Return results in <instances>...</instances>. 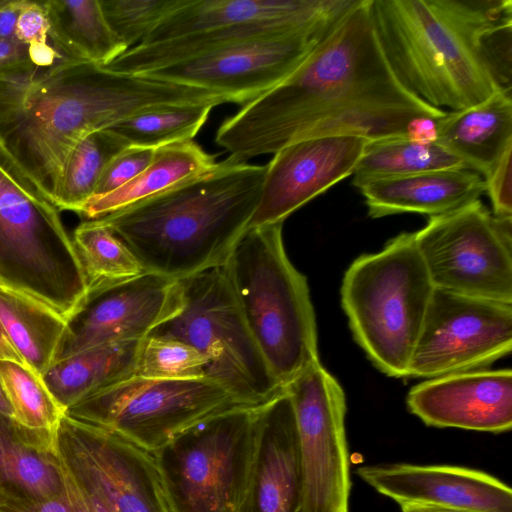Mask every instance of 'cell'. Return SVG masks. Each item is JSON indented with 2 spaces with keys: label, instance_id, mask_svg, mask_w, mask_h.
Returning <instances> with one entry per match:
<instances>
[{
  "label": "cell",
  "instance_id": "6da1fadb",
  "mask_svg": "<svg viewBox=\"0 0 512 512\" xmlns=\"http://www.w3.org/2000/svg\"><path fill=\"white\" fill-rule=\"evenodd\" d=\"M445 112L400 82L378 40L371 0H358L290 76L226 118L215 141L247 162L305 138L406 135L415 119Z\"/></svg>",
  "mask_w": 512,
  "mask_h": 512
},
{
  "label": "cell",
  "instance_id": "7a4b0ae2",
  "mask_svg": "<svg viewBox=\"0 0 512 512\" xmlns=\"http://www.w3.org/2000/svg\"><path fill=\"white\" fill-rule=\"evenodd\" d=\"M205 102L228 100L199 87L61 59L0 79V144L52 203L69 153L87 134L146 108Z\"/></svg>",
  "mask_w": 512,
  "mask_h": 512
},
{
  "label": "cell",
  "instance_id": "3957f363",
  "mask_svg": "<svg viewBox=\"0 0 512 512\" xmlns=\"http://www.w3.org/2000/svg\"><path fill=\"white\" fill-rule=\"evenodd\" d=\"M371 15L392 70L426 104L458 111L511 89V0H371Z\"/></svg>",
  "mask_w": 512,
  "mask_h": 512
},
{
  "label": "cell",
  "instance_id": "277c9868",
  "mask_svg": "<svg viewBox=\"0 0 512 512\" xmlns=\"http://www.w3.org/2000/svg\"><path fill=\"white\" fill-rule=\"evenodd\" d=\"M265 172V165L228 157L97 220L129 247L146 272L183 280L225 263L247 231Z\"/></svg>",
  "mask_w": 512,
  "mask_h": 512
},
{
  "label": "cell",
  "instance_id": "5b68a950",
  "mask_svg": "<svg viewBox=\"0 0 512 512\" xmlns=\"http://www.w3.org/2000/svg\"><path fill=\"white\" fill-rule=\"evenodd\" d=\"M282 226L247 230L222 267L260 352L284 387L320 360L307 279L286 254Z\"/></svg>",
  "mask_w": 512,
  "mask_h": 512
},
{
  "label": "cell",
  "instance_id": "8992f818",
  "mask_svg": "<svg viewBox=\"0 0 512 512\" xmlns=\"http://www.w3.org/2000/svg\"><path fill=\"white\" fill-rule=\"evenodd\" d=\"M435 287L414 239L404 232L382 250L356 258L341 285L350 329L372 363L391 377H407Z\"/></svg>",
  "mask_w": 512,
  "mask_h": 512
},
{
  "label": "cell",
  "instance_id": "52a82bcc",
  "mask_svg": "<svg viewBox=\"0 0 512 512\" xmlns=\"http://www.w3.org/2000/svg\"><path fill=\"white\" fill-rule=\"evenodd\" d=\"M59 212L0 147V285L68 320L88 288Z\"/></svg>",
  "mask_w": 512,
  "mask_h": 512
},
{
  "label": "cell",
  "instance_id": "ba28073f",
  "mask_svg": "<svg viewBox=\"0 0 512 512\" xmlns=\"http://www.w3.org/2000/svg\"><path fill=\"white\" fill-rule=\"evenodd\" d=\"M178 313L149 336L174 338L207 360L206 378L244 406L264 405L283 387L260 352L234 297L222 266L180 280Z\"/></svg>",
  "mask_w": 512,
  "mask_h": 512
},
{
  "label": "cell",
  "instance_id": "9c48e42d",
  "mask_svg": "<svg viewBox=\"0 0 512 512\" xmlns=\"http://www.w3.org/2000/svg\"><path fill=\"white\" fill-rule=\"evenodd\" d=\"M241 407L247 406L207 378L133 375L82 399L65 414L157 454L197 425Z\"/></svg>",
  "mask_w": 512,
  "mask_h": 512
},
{
  "label": "cell",
  "instance_id": "30bf717a",
  "mask_svg": "<svg viewBox=\"0 0 512 512\" xmlns=\"http://www.w3.org/2000/svg\"><path fill=\"white\" fill-rule=\"evenodd\" d=\"M258 408H236L211 418L156 454L174 512H240Z\"/></svg>",
  "mask_w": 512,
  "mask_h": 512
},
{
  "label": "cell",
  "instance_id": "8fae6325",
  "mask_svg": "<svg viewBox=\"0 0 512 512\" xmlns=\"http://www.w3.org/2000/svg\"><path fill=\"white\" fill-rule=\"evenodd\" d=\"M414 239L435 288L512 304V220L479 199L430 217Z\"/></svg>",
  "mask_w": 512,
  "mask_h": 512
},
{
  "label": "cell",
  "instance_id": "7c38bea8",
  "mask_svg": "<svg viewBox=\"0 0 512 512\" xmlns=\"http://www.w3.org/2000/svg\"><path fill=\"white\" fill-rule=\"evenodd\" d=\"M283 389L290 398L296 428L298 512H348L351 481L341 385L317 361Z\"/></svg>",
  "mask_w": 512,
  "mask_h": 512
},
{
  "label": "cell",
  "instance_id": "4fadbf2b",
  "mask_svg": "<svg viewBox=\"0 0 512 512\" xmlns=\"http://www.w3.org/2000/svg\"><path fill=\"white\" fill-rule=\"evenodd\" d=\"M56 448L71 477L112 512H174L155 453L65 413Z\"/></svg>",
  "mask_w": 512,
  "mask_h": 512
},
{
  "label": "cell",
  "instance_id": "5bb4252c",
  "mask_svg": "<svg viewBox=\"0 0 512 512\" xmlns=\"http://www.w3.org/2000/svg\"><path fill=\"white\" fill-rule=\"evenodd\" d=\"M511 348V303L435 288L408 376L431 379L484 369Z\"/></svg>",
  "mask_w": 512,
  "mask_h": 512
},
{
  "label": "cell",
  "instance_id": "9a60e30c",
  "mask_svg": "<svg viewBox=\"0 0 512 512\" xmlns=\"http://www.w3.org/2000/svg\"><path fill=\"white\" fill-rule=\"evenodd\" d=\"M329 33L299 31L253 38L138 75L206 89L243 106L290 76Z\"/></svg>",
  "mask_w": 512,
  "mask_h": 512
},
{
  "label": "cell",
  "instance_id": "2e32d148",
  "mask_svg": "<svg viewBox=\"0 0 512 512\" xmlns=\"http://www.w3.org/2000/svg\"><path fill=\"white\" fill-rule=\"evenodd\" d=\"M182 303L180 280L150 272L88 293L67 320L55 362L92 347L143 340L175 316Z\"/></svg>",
  "mask_w": 512,
  "mask_h": 512
},
{
  "label": "cell",
  "instance_id": "e0dca14e",
  "mask_svg": "<svg viewBox=\"0 0 512 512\" xmlns=\"http://www.w3.org/2000/svg\"><path fill=\"white\" fill-rule=\"evenodd\" d=\"M370 139L332 135L293 141L265 165L257 206L247 230L283 223L303 205L352 176Z\"/></svg>",
  "mask_w": 512,
  "mask_h": 512
},
{
  "label": "cell",
  "instance_id": "ac0fdd59",
  "mask_svg": "<svg viewBox=\"0 0 512 512\" xmlns=\"http://www.w3.org/2000/svg\"><path fill=\"white\" fill-rule=\"evenodd\" d=\"M406 403L428 426L506 432L512 427V371L484 368L431 378L413 386Z\"/></svg>",
  "mask_w": 512,
  "mask_h": 512
},
{
  "label": "cell",
  "instance_id": "d6986e66",
  "mask_svg": "<svg viewBox=\"0 0 512 512\" xmlns=\"http://www.w3.org/2000/svg\"><path fill=\"white\" fill-rule=\"evenodd\" d=\"M357 475L399 505L416 503L475 512H512V490L483 471L448 465H367Z\"/></svg>",
  "mask_w": 512,
  "mask_h": 512
},
{
  "label": "cell",
  "instance_id": "ffe728a7",
  "mask_svg": "<svg viewBox=\"0 0 512 512\" xmlns=\"http://www.w3.org/2000/svg\"><path fill=\"white\" fill-rule=\"evenodd\" d=\"M299 497L295 420L283 389L258 408L256 444L240 512H298Z\"/></svg>",
  "mask_w": 512,
  "mask_h": 512
},
{
  "label": "cell",
  "instance_id": "44dd1931",
  "mask_svg": "<svg viewBox=\"0 0 512 512\" xmlns=\"http://www.w3.org/2000/svg\"><path fill=\"white\" fill-rule=\"evenodd\" d=\"M358 0H185L141 43L250 22L331 30Z\"/></svg>",
  "mask_w": 512,
  "mask_h": 512
},
{
  "label": "cell",
  "instance_id": "7402d4cb",
  "mask_svg": "<svg viewBox=\"0 0 512 512\" xmlns=\"http://www.w3.org/2000/svg\"><path fill=\"white\" fill-rule=\"evenodd\" d=\"M358 189L372 218L401 213L433 217L479 200L485 182L474 170L447 168L375 180Z\"/></svg>",
  "mask_w": 512,
  "mask_h": 512
},
{
  "label": "cell",
  "instance_id": "603a6c76",
  "mask_svg": "<svg viewBox=\"0 0 512 512\" xmlns=\"http://www.w3.org/2000/svg\"><path fill=\"white\" fill-rule=\"evenodd\" d=\"M436 143L485 177L512 147L511 89L501 88L472 107L436 120Z\"/></svg>",
  "mask_w": 512,
  "mask_h": 512
},
{
  "label": "cell",
  "instance_id": "cb8c5ba5",
  "mask_svg": "<svg viewBox=\"0 0 512 512\" xmlns=\"http://www.w3.org/2000/svg\"><path fill=\"white\" fill-rule=\"evenodd\" d=\"M0 484L41 496L63 495L56 434L28 429L0 413Z\"/></svg>",
  "mask_w": 512,
  "mask_h": 512
},
{
  "label": "cell",
  "instance_id": "d4e9b609",
  "mask_svg": "<svg viewBox=\"0 0 512 512\" xmlns=\"http://www.w3.org/2000/svg\"><path fill=\"white\" fill-rule=\"evenodd\" d=\"M216 164V155L193 140L157 148L152 162L140 174L111 193L91 198L78 214L86 220L101 218L159 195Z\"/></svg>",
  "mask_w": 512,
  "mask_h": 512
},
{
  "label": "cell",
  "instance_id": "484cf974",
  "mask_svg": "<svg viewBox=\"0 0 512 512\" xmlns=\"http://www.w3.org/2000/svg\"><path fill=\"white\" fill-rule=\"evenodd\" d=\"M141 342L89 348L55 362L41 378L65 413L82 399L135 375Z\"/></svg>",
  "mask_w": 512,
  "mask_h": 512
},
{
  "label": "cell",
  "instance_id": "4316f807",
  "mask_svg": "<svg viewBox=\"0 0 512 512\" xmlns=\"http://www.w3.org/2000/svg\"><path fill=\"white\" fill-rule=\"evenodd\" d=\"M41 2L49 41L64 59L106 67L128 50L108 25L100 0Z\"/></svg>",
  "mask_w": 512,
  "mask_h": 512
},
{
  "label": "cell",
  "instance_id": "83f0119b",
  "mask_svg": "<svg viewBox=\"0 0 512 512\" xmlns=\"http://www.w3.org/2000/svg\"><path fill=\"white\" fill-rule=\"evenodd\" d=\"M0 323L24 364L42 377L55 362L67 320L43 303L0 285Z\"/></svg>",
  "mask_w": 512,
  "mask_h": 512
},
{
  "label": "cell",
  "instance_id": "f1b7e54d",
  "mask_svg": "<svg viewBox=\"0 0 512 512\" xmlns=\"http://www.w3.org/2000/svg\"><path fill=\"white\" fill-rule=\"evenodd\" d=\"M447 168L468 167L436 142L389 136L368 141L352 174V184L360 188L375 180Z\"/></svg>",
  "mask_w": 512,
  "mask_h": 512
},
{
  "label": "cell",
  "instance_id": "f546056e",
  "mask_svg": "<svg viewBox=\"0 0 512 512\" xmlns=\"http://www.w3.org/2000/svg\"><path fill=\"white\" fill-rule=\"evenodd\" d=\"M128 143L110 128L91 132L80 139L69 153L52 203L59 211L79 213L96 191L108 163Z\"/></svg>",
  "mask_w": 512,
  "mask_h": 512
},
{
  "label": "cell",
  "instance_id": "4dcf8cb0",
  "mask_svg": "<svg viewBox=\"0 0 512 512\" xmlns=\"http://www.w3.org/2000/svg\"><path fill=\"white\" fill-rule=\"evenodd\" d=\"M72 240L85 274L87 294L146 272L129 247L97 219L80 223Z\"/></svg>",
  "mask_w": 512,
  "mask_h": 512
},
{
  "label": "cell",
  "instance_id": "1f68e13d",
  "mask_svg": "<svg viewBox=\"0 0 512 512\" xmlns=\"http://www.w3.org/2000/svg\"><path fill=\"white\" fill-rule=\"evenodd\" d=\"M217 103L167 104L146 108L110 127L129 146L157 149L192 141Z\"/></svg>",
  "mask_w": 512,
  "mask_h": 512
},
{
  "label": "cell",
  "instance_id": "d6a6232c",
  "mask_svg": "<svg viewBox=\"0 0 512 512\" xmlns=\"http://www.w3.org/2000/svg\"><path fill=\"white\" fill-rule=\"evenodd\" d=\"M0 381L18 423L31 430L56 434L64 411L41 376L25 364L0 359Z\"/></svg>",
  "mask_w": 512,
  "mask_h": 512
},
{
  "label": "cell",
  "instance_id": "836d02e7",
  "mask_svg": "<svg viewBox=\"0 0 512 512\" xmlns=\"http://www.w3.org/2000/svg\"><path fill=\"white\" fill-rule=\"evenodd\" d=\"M206 358L193 346L174 339L148 336L141 342L137 376L166 380L206 378Z\"/></svg>",
  "mask_w": 512,
  "mask_h": 512
},
{
  "label": "cell",
  "instance_id": "e575fe53",
  "mask_svg": "<svg viewBox=\"0 0 512 512\" xmlns=\"http://www.w3.org/2000/svg\"><path fill=\"white\" fill-rule=\"evenodd\" d=\"M185 0H100L108 25L128 49L141 44Z\"/></svg>",
  "mask_w": 512,
  "mask_h": 512
},
{
  "label": "cell",
  "instance_id": "d590c367",
  "mask_svg": "<svg viewBox=\"0 0 512 512\" xmlns=\"http://www.w3.org/2000/svg\"><path fill=\"white\" fill-rule=\"evenodd\" d=\"M49 24L41 0H25L16 26V40L27 44L40 68L64 59L48 43Z\"/></svg>",
  "mask_w": 512,
  "mask_h": 512
},
{
  "label": "cell",
  "instance_id": "8d00e7d4",
  "mask_svg": "<svg viewBox=\"0 0 512 512\" xmlns=\"http://www.w3.org/2000/svg\"><path fill=\"white\" fill-rule=\"evenodd\" d=\"M155 153L153 148L126 147L106 166L93 197L111 193L130 182L152 162Z\"/></svg>",
  "mask_w": 512,
  "mask_h": 512
},
{
  "label": "cell",
  "instance_id": "74e56055",
  "mask_svg": "<svg viewBox=\"0 0 512 512\" xmlns=\"http://www.w3.org/2000/svg\"><path fill=\"white\" fill-rule=\"evenodd\" d=\"M0 512H75L64 490L61 496H41L0 484Z\"/></svg>",
  "mask_w": 512,
  "mask_h": 512
},
{
  "label": "cell",
  "instance_id": "f35d334b",
  "mask_svg": "<svg viewBox=\"0 0 512 512\" xmlns=\"http://www.w3.org/2000/svg\"><path fill=\"white\" fill-rule=\"evenodd\" d=\"M512 147L506 150L494 168L485 176V193L492 205V213L501 219L512 220L511 192Z\"/></svg>",
  "mask_w": 512,
  "mask_h": 512
},
{
  "label": "cell",
  "instance_id": "ab89813d",
  "mask_svg": "<svg viewBox=\"0 0 512 512\" xmlns=\"http://www.w3.org/2000/svg\"><path fill=\"white\" fill-rule=\"evenodd\" d=\"M38 69L34 55L27 44L16 39L0 38V79L28 74Z\"/></svg>",
  "mask_w": 512,
  "mask_h": 512
},
{
  "label": "cell",
  "instance_id": "60d3db41",
  "mask_svg": "<svg viewBox=\"0 0 512 512\" xmlns=\"http://www.w3.org/2000/svg\"><path fill=\"white\" fill-rule=\"evenodd\" d=\"M25 0H4L0 6V38L16 39V26Z\"/></svg>",
  "mask_w": 512,
  "mask_h": 512
},
{
  "label": "cell",
  "instance_id": "b9f144b4",
  "mask_svg": "<svg viewBox=\"0 0 512 512\" xmlns=\"http://www.w3.org/2000/svg\"><path fill=\"white\" fill-rule=\"evenodd\" d=\"M440 118V117H439ZM438 118L420 117L410 123L406 131V137L423 143L436 142V120Z\"/></svg>",
  "mask_w": 512,
  "mask_h": 512
},
{
  "label": "cell",
  "instance_id": "7bdbcfd3",
  "mask_svg": "<svg viewBox=\"0 0 512 512\" xmlns=\"http://www.w3.org/2000/svg\"><path fill=\"white\" fill-rule=\"evenodd\" d=\"M401 510L402 512H475L471 510L448 507V506H438V505H428V504H402Z\"/></svg>",
  "mask_w": 512,
  "mask_h": 512
},
{
  "label": "cell",
  "instance_id": "ee69618b",
  "mask_svg": "<svg viewBox=\"0 0 512 512\" xmlns=\"http://www.w3.org/2000/svg\"><path fill=\"white\" fill-rule=\"evenodd\" d=\"M0 359H11L24 364L15 349L6 337L0 323Z\"/></svg>",
  "mask_w": 512,
  "mask_h": 512
},
{
  "label": "cell",
  "instance_id": "f6af8a7d",
  "mask_svg": "<svg viewBox=\"0 0 512 512\" xmlns=\"http://www.w3.org/2000/svg\"><path fill=\"white\" fill-rule=\"evenodd\" d=\"M0 413L14 418L13 408L0 381Z\"/></svg>",
  "mask_w": 512,
  "mask_h": 512
}]
</instances>
